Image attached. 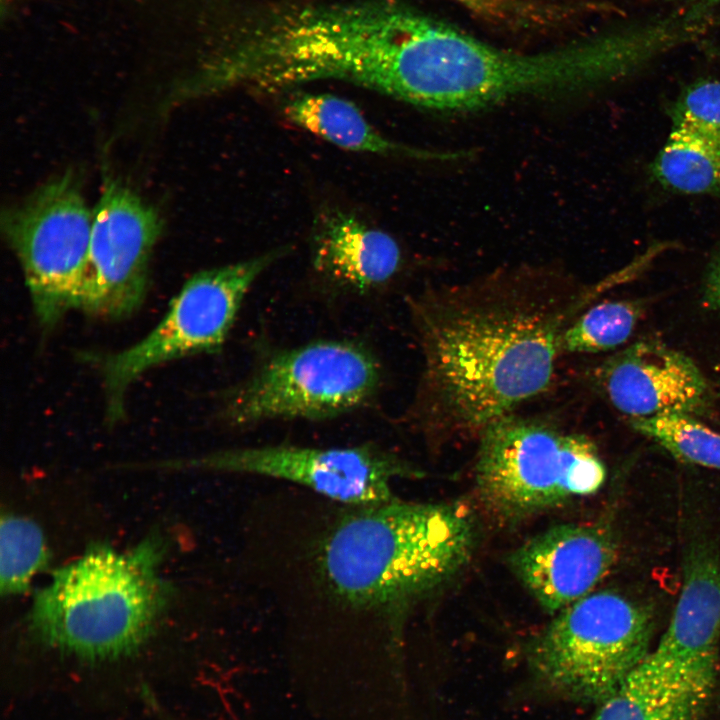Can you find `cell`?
I'll use <instances>...</instances> for the list:
<instances>
[{
  "instance_id": "obj_1",
  "label": "cell",
  "mask_w": 720,
  "mask_h": 720,
  "mask_svg": "<svg viewBox=\"0 0 720 720\" xmlns=\"http://www.w3.org/2000/svg\"><path fill=\"white\" fill-rule=\"evenodd\" d=\"M593 298L544 276H495L410 297L422 355L410 423L477 436L552 382L564 330Z\"/></svg>"
},
{
  "instance_id": "obj_2",
  "label": "cell",
  "mask_w": 720,
  "mask_h": 720,
  "mask_svg": "<svg viewBox=\"0 0 720 720\" xmlns=\"http://www.w3.org/2000/svg\"><path fill=\"white\" fill-rule=\"evenodd\" d=\"M620 35L608 29L558 48L493 46L412 6L394 98L437 111H473L519 96L586 92L618 82Z\"/></svg>"
},
{
  "instance_id": "obj_3",
  "label": "cell",
  "mask_w": 720,
  "mask_h": 720,
  "mask_svg": "<svg viewBox=\"0 0 720 720\" xmlns=\"http://www.w3.org/2000/svg\"><path fill=\"white\" fill-rule=\"evenodd\" d=\"M324 546L332 588L350 603L386 607L411 600L469 561L475 527L464 508L392 501L361 506Z\"/></svg>"
},
{
  "instance_id": "obj_4",
  "label": "cell",
  "mask_w": 720,
  "mask_h": 720,
  "mask_svg": "<svg viewBox=\"0 0 720 720\" xmlns=\"http://www.w3.org/2000/svg\"><path fill=\"white\" fill-rule=\"evenodd\" d=\"M159 545L120 551L99 545L56 570L36 593L30 626L44 645L89 663L136 652L167 600Z\"/></svg>"
},
{
  "instance_id": "obj_5",
  "label": "cell",
  "mask_w": 720,
  "mask_h": 720,
  "mask_svg": "<svg viewBox=\"0 0 720 720\" xmlns=\"http://www.w3.org/2000/svg\"><path fill=\"white\" fill-rule=\"evenodd\" d=\"M478 439V495L503 519H520L594 494L606 479L594 442L549 417L512 412L487 425Z\"/></svg>"
},
{
  "instance_id": "obj_6",
  "label": "cell",
  "mask_w": 720,
  "mask_h": 720,
  "mask_svg": "<svg viewBox=\"0 0 720 720\" xmlns=\"http://www.w3.org/2000/svg\"><path fill=\"white\" fill-rule=\"evenodd\" d=\"M651 609L624 594L589 593L556 614L530 643L528 668L553 696L600 704L650 652Z\"/></svg>"
},
{
  "instance_id": "obj_7",
  "label": "cell",
  "mask_w": 720,
  "mask_h": 720,
  "mask_svg": "<svg viewBox=\"0 0 720 720\" xmlns=\"http://www.w3.org/2000/svg\"><path fill=\"white\" fill-rule=\"evenodd\" d=\"M381 379L362 346L318 340L273 353L225 393L220 417L233 427L268 420H323L367 404Z\"/></svg>"
},
{
  "instance_id": "obj_8",
  "label": "cell",
  "mask_w": 720,
  "mask_h": 720,
  "mask_svg": "<svg viewBox=\"0 0 720 720\" xmlns=\"http://www.w3.org/2000/svg\"><path fill=\"white\" fill-rule=\"evenodd\" d=\"M92 224L93 209L72 172L48 180L2 215L3 232L21 264L35 315L45 327L80 307Z\"/></svg>"
},
{
  "instance_id": "obj_9",
  "label": "cell",
  "mask_w": 720,
  "mask_h": 720,
  "mask_svg": "<svg viewBox=\"0 0 720 720\" xmlns=\"http://www.w3.org/2000/svg\"><path fill=\"white\" fill-rule=\"evenodd\" d=\"M282 255V249L201 271L186 281L162 320L142 340L103 357L106 417L124 416L125 394L142 374L163 363L216 351L225 342L255 280Z\"/></svg>"
},
{
  "instance_id": "obj_10",
  "label": "cell",
  "mask_w": 720,
  "mask_h": 720,
  "mask_svg": "<svg viewBox=\"0 0 720 720\" xmlns=\"http://www.w3.org/2000/svg\"><path fill=\"white\" fill-rule=\"evenodd\" d=\"M176 463L285 479L336 501L360 506L392 501V481L420 473L397 455L369 444L341 448H238Z\"/></svg>"
},
{
  "instance_id": "obj_11",
  "label": "cell",
  "mask_w": 720,
  "mask_h": 720,
  "mask_svg": "<svg viewBox=\"0 0 720 720\" xmlns=\"http://www.w3.org/2000/svg\"><path fill=\"white\" fill-rule=\"evenodd\" d=\"M158 212L126 185L104 183L93 209L88 270L79 309L110 320L133 314L148 288L149 262L162 231Z\"/></svg>"
},
{
  "instance_id": "obj_12",
  "label": "cell",
  "mask_w": 720,
  "mask_h": 720,
  "mask_svg": "<svg viewBox=\"0 0 720 720\" xmlns=\"http://www.w3.org/2000/svg\"><path fill=\"white\" fill-rule=\"evenodd\" d=\"M596 379L612 406L631 418L695 416L710 406L709 384L684 353L654 340L638 341L602 363Z\"/></svg>"
},
{
  "instance_id": "obj_13",
  "label": "cell",
  "mask_w": 720,
  "mask_h": 720,
  "mask_svg": "<svg viewBox=\"0 0 720 720\" xmlns=\"http://www.w3.org/2000/svg\"><path fill=\"white\" fill-rule=\"evenodd\" d=\"M618 545L602 524L552 527L517 548L511 567L551 614L591 593L615 564Z\"/></svg>"
},
{
  "instance_id": "obj_14",
  "label": "cell",
  "mask_w": 720,
  "mask_h": 720,
  "mask_svg": "<svg viewBox=\"0 0 720 720\" xmlns=\"http://www.w3.org/2000/svg\"><path fill=\"white\" fill-rule=\"evenodd\" d=\"M683 585L671 621L651 652L681 669L716 678L720 639V553L706 541L689 544Z\"/></svg>"
},
{
  "instance_id": "obj_15",
  "label": "cell",
  "mask_w": 720,
  "mask_h": 720,
  "mask_svg": "<svg viewBox=\"0 0 720 720\" xmlns=\"http://www.w3.org/2000/svg\"><path fill=\"white\" fill-rule=\"evenodd\" d=\"M716 679L681 669L651 650L589 720H701Z\"/></svg>"
},
{
  "instance_id": "obj_16",
  "label": "cell",
  "mask_w": 720,
  "mask_h": 720,
  "mask_svg": "<svg viewBox=\"0 0 720 720\" xmlns=\"http://www.w3.org/2000/svg\"><path fill=\"white\" fill-rule=\"evenodd\" d=\"M401 264V249L388 233L340 210L319 217L313 265L333 282L357 291L375 289L388 283Z\"/></svg>"
},
{
  "instance_id": "obj_17",
  "label": "cell",
  "mask_w": 720,
  "mask_h": 720,
  "mask_svg": "<svg viewBox=\"0 0 720 720\" xmlns=\"http://www.w3.org/2000/svg\"><path fill=\"white\" fill-rule=\"evenodd\" d=\"M287 119L346 150L415 158H455L452 153H435L401 145L380 134L347 99L331 94H301L284 108Z\"/></svg>"
},
{
  "instance_id": "obj_18",
  "label": "cell",
  "mask_w": 720,
  "mask_h": 720,
  "mask_svg": "<svg viewBox=\"0 0 720 720\" xmlns=\"http://www.w3.org/2000/svg\"><path fill=\"white\" fill-rule=\"evenodd\" d=\"M651 171L662 186L675 192L720 193V138L672 126Z\"/></svg>"
},
{
  "instance_id": "obj_19",
  "label": "cell",
  "mask_w": 720,
  "mask_h": 720,
  "mask_svg": "<svg viewBox=\"0 0 720 720\" xmlns=\"http://www.w3.org/2000/svg\"><path fill=\"white\" fill-rule=\"evenodd\" d=\"M643 306L639 301H606L580 313L564 330L561 355L611 350L632 335Z\"/></svg>"
},
{
  "instance_id": "obj_20",
  "label": "cell",
  "mask_w": 720,
  "mask_h": 720,
  "mask_svg": "<svg viewBox=\"0 0 720 720\" xmlns=\"http://www.w3.org/2000/svg\"><path fill=\"white\" fill-rule=\"evenodd\" d=\"M629 424L678 460L720 470V433L683 414L631 418Z\"/></svg>"
},
{
  "instance_id": "obj_21",
  "label": "cell",
  "mask_w": 720,
  "mask_h": 720,
  "mask_svg": "<svg viewBox=\"0 0 720 720\" xmlns=\"http://www.w3.org/2000/svg\"><path fill=\"white\" fill-rule=\"evenodd\" d=\"M47 560L40 528L31 520L6 515L0 526V589L2 594L24 592Z\"/></svg>"
},
{
  "instance_id": "obj_22",
  "label": "cell",
  "mask_w": 720,
  "mask_h": 720,
  "mask_svg": "<svg viewBox=\"0 0 720 720\" xmlns=\"http://www.w3.org/2000/svg\"><path fill=\"white\" fill-rule=\"evenodd\" d=\"M672 126L720 138V80L704 78L685 87L671 109Z\"/></svg>"
},
{
  "instance_id": "obj_23",
  "label": "cell",
  "mask_w": 720,
  "mask_h": 720,
  "mask_svg": "<svg viewBox=\"0 0 720 720\" xmlns=\"http://www.w3.org/2000/svg\"><path fill=\"white\" fill-rule=\"evenodd\" d=\"M703 300L704 304L710 309L720 310V249L707 269Z\"/></svg>"
},
{
  "instance_id": "obj_24",
  "label": "cell",
  "mask_w": 720,
  "mask_h": 720,
  "mask_svg": "<svg viewBox=\"0 0 720 720\" xmlns=\"http://www.w3.org/2000/svg\"><path fill=\"white\" fill-rule=\"evenodd\" d=\"M687 1H688V3H697V2H700V3L710 4V5H712V6L720 3V0H687Z\"/></svg>"
}]
</instances>
